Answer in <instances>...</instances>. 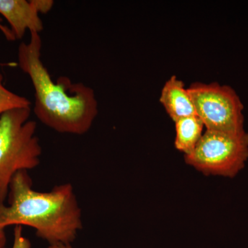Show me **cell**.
<instances>
[{
	"label": "cell",
	"mask_w": 248,
	"mask_h": 248,
	"mask_svg": "<svg viewBox=\"0 0 248 248\" xmlns=\"http://www.w3.org/2000/svg\"><path fill=\"white\" fill-rule=\"evenodd\" d=\"M6 243V234L4 229L0 228V248H4Z\"/></svg>",
	"instance_id": "obj_13"
},
{
	"label": "cell",
	"mask_w": 248,
	"mask_h": 248,
	"mask_svg": "<svg viewBox=\"0 0 248 248\" xmlns=\"http://www.w3.org/2000/svg\"><path fill=\"white\" fill-rule=\"evenodd\" d=\"M30 241L23 235L22 226H16L14 230V241L12 248H31Z\"/></svg>",
	"instance_id": "obj_10"
},
{
	"label": "cell",
	"mask_w": 248,
	"mask_h": 248,
	"mask_svg": "<svg viewBox=\"0 0 248 248\" xmlns=\"http://www.w3.org/2000/svg\"><path fill=\"white\" fill-rule=\"evenodd\" d=\"M2 80V77L0 75V116L12 109L31 107V102L29 99L6 89Z\"/></svg>",
	"instance_id": "obj_9"
},
{
	"label": "cell",
	"mask_w": 248,
	"mask_h": 248,
	"mask_svg": "<svg viewBox=\"0 0 248 248\" xmlns=\"http://www.w3.org/2000/svg\"><path fill=\"white\" fill-rule=\"evenodd\" d=\"M39 14H46L53 8V0H31Z\"/></svg>",
	"instance_id": "obj_11"
},
{
	"label": "cell",
	"mask_w": 248,
	"mask_h": 248,
	"mask_svg": "<svg viewBox=\"0 0 248 248\" xmlns=\"http://www.w3.org/2000/svg\"><path fill=\"white\" fill-rule=\"evenodd\" d=\"M174 146L187 155L195 150L203 136V122L197 115L184 117L175 122Z\"/></svg>",
	"instance_id": "obj_8"
},
{
	"label": "cell",
	"mask_w": 248,
	"mask_h": 248,
	"mask_svg": "<svg viewBox=\"0 0 248 248\" xmlns=\"http://www.w3.org/2000/svg\"><path fill=\"white\" fill-rule=\"evenodd\" d=\"M187 91L196 114L206 130L230 133L245 131L244 104L231 86L217 82H195Z\"/></svg>",
	"instance_id": "obj_5"
},
{
	"label": "cell",
	"mask_w": 248,
	"mask_h": 248,
	"mask_svg": "<svg viewBox=\"0 0 248 248\" xmlns=\"http://www.w3.org/2000/svg\"><path fill=\"white\" fill-rule=\"evenodd\" d=\"M0 15L6 19L16 40L24 37L27 31L40 33L44 24L31 1L0 0Z\"/></svg>",
	"instance_id": "obj_6"
},
{
	"label": "cell",
	"mask_w": 248,
	"mask_h": 248,
	"mask_svg": "<svg viewBox=\"0 0 248 248\" xmlns=\"http://www.w3.org/2000/svg\"><path fill=\"white\" fill-rule=\"evenodd\" d=\"M31 110V107L19 108L0 116V204L4 203L18 172L40 164L42 146L36 135L37 123L29 120Z\"/></svg>",
	"instance_id": "obj_3"
},
{
	"label": "cell",
	"mask_w": 248,
	"mask_h": 248,
	"mask_svg": "<svg viewBox=\"0 0 248 248\" xmlns=\"http://www.w3.org/2000/svg\"><path fill=\"white\" fill-rule=\"evenodd\" d=\"M9 205L0 204V228L27 226L49 245L71 244L83 228L81 210L71 184L49 192L32 188L27 170L18 172L10 184Z\"/></svg>",
	"instance_id": "obj_2"
},
{
	"label": "cell",
	"mask_w": 248,
	"mask_h": 248,
	"mask_svg": "<svg viewBox=\"0 0 248 248\" xmlns=\"http://www.w3.org/2000/svg\"><path fill=\"white\" fill-rule=\"evenodd\" d=\"M48 248H73L71 244H64L59 243V244H55L49 245Z\"/></svg>",
	"instance_id": "obj_14"
},
{
	"label": "cell",
	"mask_w": 248,
	"mask_h": 248,
	"mask_svg": "<svg viewBox=\"0 0 248 248\" xmlns=\"http://www.w3.org/2000/svg\"><path fill=\"white\" fill-rule=\"evenodd\" d=\"M159 101L174 122L184 117L197 115L187 88L186 89L184 81L177 76L170 77L165 83Z\"/></svg>",
	"instance_id": "obj_7"
},
{
	"label": "cell",
	"mask_w": 248,
	"mask_h": 248,
	"mask_svg": "<svg viewBox=\"0 0 248 248\" xmlns=\"http://www.w3.org/2000/svg\"><path fill=\"white\" fill-rule=\"evenodd\" d=\"M0 31L4 35L5 38L9 42H14V41L16 40L12 31L10 29V28L3 24L1 18H0Z\"/></svg>",
	"instance_id": "obj_12"
},
{
	"label": "cell",
	"mask_w": 248,
	"mask_h": 248,
	"mask_svg": "<svg viewBox=\"0 0 248 248\" xmlns=\"http://www.w3.org/2000/svg\"><path fill=\"white\" fill-rule=\"evenodd\" d=\"M42 46L40 33L31 32L30 41L18 48V63L35 91L34 113L41 123L59 133L84 135L99 113L94 90L67 77L54 81L42 61Z\"/></svg>",
	"instance_id": "obj_1"
},
{
	"label": "cell",
	"mask_w": 248,
	"mask_h": 248,
	"mask_svg": "<svg viewBox=\"0 0 248 248\" xmlns=\"http://www.w3.org/2000/svg\"><path fill=\"white\" fill-rule=\"evenodd\" d=\"M248 159V133L205 130L186 162L205 174L233 177Z\"/></svg>",
	"instance_id": "obj_4"
}]
</instances>
